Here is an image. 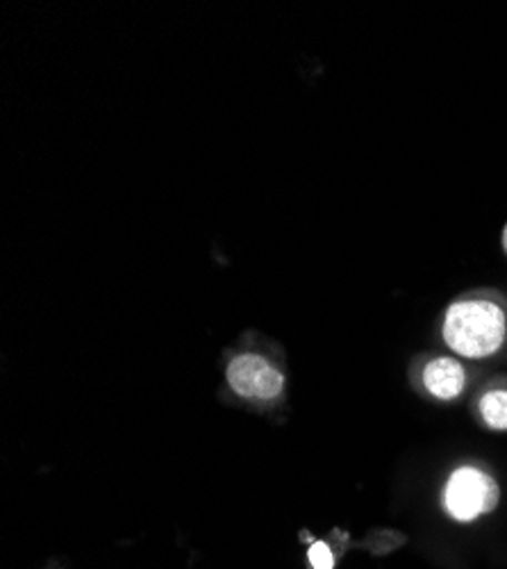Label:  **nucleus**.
I'll use <instances>...</instances> for the list:
<instances>
[{"mask_svg": "<svg viewBox=\"0 0 507 569\" xmlns=\"http://www.w3.org/2000/svg\"><path fill=\"white\" fill-rule=\"evenodd\" d=\"M439 342L459 360L485 362L507 351V295L476 288L457 295L437 321Z\"/></svg>", "mask_w": 507, "mask_h": 569, "instance_id": "obj_1", "label": "nucleus"}, {"mask_svg": "<svg viewBox=\"0 0 507 569\" xmlns=\"http://www.w3.org/2000/svg\"><path fill=\"white\" fill-rule=\"evenodd\" d=\"M500 503V483L483 460H463L448 469L439 488V508L455 525H476Z\"/></svg>", "mask_w": 507, "mask_h": 569, "instance_id": "obj_2", "label": "nucleus"}, {"mask_svg": "<svg viewBox=\"0 0 507 569\" xmlns=\"http://www.w3.org/2000/svg\"><path fill=\"white\" fill-rule=\"evenodd\" d=\"M223 378L230 392L255 408L281 403L287 392V376L283 367L257 349H242L230 356Z\"/></svg>", "mask_w": 507, "mask_h": 569, "instance_id": "obj_3", "label": "nucleus"}, {"mask_svg": "<svg viewBox=\"0 0 507 569\" xmlns=\"http://www.w3.org/2000/svg\"><path fill=\"white\" fill-rule=\"evenodd\" d=\"M471 371L453 353H424L409 367L412 388L435 403H455L471 388Z\"/></svg>", "mask_w": 507, "mask_h": 569, "instance_id": "obj_4", "label": "nucleus"}, {"mask_svg": "<svg viewBox=\"0 0 507 569\" xmlns=\"http://www.w3.org/2000/svg\"><path fill=\"white\" fill-rule=\"evenodd\" d=\"M474 417L480 429L507 433V378H494L474 399Z\"/></svg>", "mask_w": 507, "mask_h": 569, "instance_id": "obj_5", "label": "nucleus"}, {"mask_svg": "<svg viewBox=\"0 0 507 569\" xmlns=\"http://www.w3.org/2000/svg\"><path fill=\"white\" fill-rule=\"evenodd\" d=\"M307 562L312 569H335V553L328 542L316 540L307 549Z\"/></svg>", "mask_w": 507, "mask_h": 569, "instance_id": "obj_6", "label": "nucleus"}, {"mask_svg": "<svg viewBox=\"0 0 507 569\" xmlns=\"http://www.w3.org/2000/svg\"><path fill=\"white\" fill-rule=\"evenodd\" d=\"M500 251H503V256L507 258V221H505V226H503V230H500Z\"/></svg>", "mask_w": 507, "mask_h": 569, "instance_id": "obj_7", "label": "nucleus"}]
</instances>
